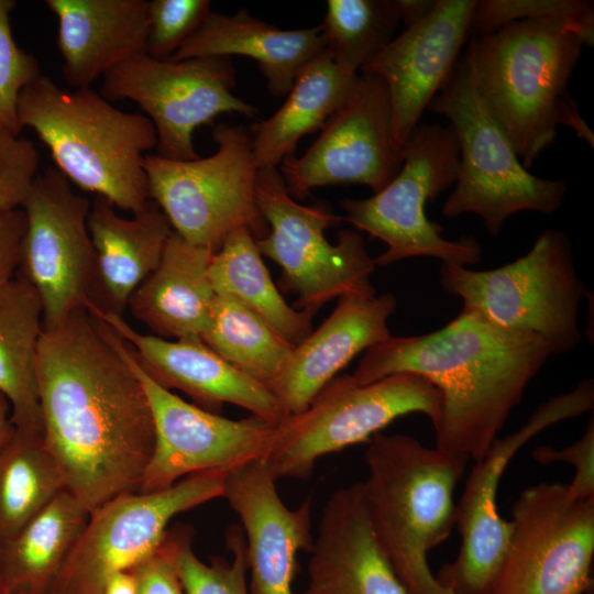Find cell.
Masks as SVG:
<instances>
[{
	"mask_svg": "<svg viewBox=\"0 0 594 594\" xmlns=\"http://www.w3.org/2000/svg\"><path fill=\"white\" fill-rule=\"evenodd\" d=\"M592 378L572 391L541 404L515 432L497 438L470 472L463 493L455 504V527L461 535L457 558L444 564L437 580L452 594H490L503 564L510 520L498 513L497 490L507 464L531 438L548 427L593 409Z\"/></svg>",
	"mask_w": 594,
	"mask_h": 594,
	"instance_id": "15",
	"label": "cell"
},
{
	"mask_svg": "<svg viewBox=\"0 0 594 594\" xmlns=\"http://www.w3.org/2000/svg\"><path fill=\"white\" fill-rule=\"evenodd\" d=\"M256 204L268 232L255 243L262 255L283 271L284 290L298 296L297 309L317 312L333 298L373 296L371 275L376 264L363 237L341 230L330 243L324 231L343 220L323 206H304L287 191L277 168H260Z\"/></svg>",
	"mask_w": 594,
	"mask_h": 594,
	"instance_id": "11",
	"label": "cell"
},
{
	"mask_svg": "<svg viewBox=\"0 0 594 594\" xmlns=\"http://www.w3.org/2000/svg\"><path fill=\"white\" fill-rule=\"evenodd\" d=\"M364 460L372 528L400 582L409 594H452L427 554L455 527L453 495L466 463L402 433L375 435Z\"/></svg>",
	"mask_w": 594,
	"mask_h": 594,
	"instance_id": "4",
	"label": "cell"
},
{
	"mask_svg": "<svg viewBox=\"0 0 594 594\" xmlns=\"http://www.w3.org/2000/svg\"><path fill=\"white\" fill-rule=\"evenodd\" d=\"M90 512L69 491L59 493L14 537L0 544L2 594H42L54 583Z\"/></svg>",
	"mask_w": 594,
	"mask_h": 594,
	"instance_id": "29",
	"label": "cell"
},
{
	"mask_svg": "<svg viewBox=\"0 0 594 594\" xmlns=\"http://www.w3.org/2000/svg\"><path fill=\"white\" fill-rule=\"evenodd\" d=\"M119 337L120 350L146 395L155 432L139 492L167 488L208 471L229 472L266 453L277 425L252 415L229 419L190 404L153 381Z\"/></svg>",
	"mask_w": 594,
	"mask_h": 594,
	"instance_id": "17",
	"label": "cell"
},
{
	"mask_svg": "<svg viewBox=\"0 0 594 594\" xmlns=\"http://www.w3.org/2000/svg\"><path fill=\"white\" fill-rule=\"evenodd\" d=\"M458 169L459 144L451 125L418 124L404 147L400 169L383 189L369 198L340 200L344 220L386 244L374 258L376 266L417 256L465 267L480 262L474 238L448 240L426 215L427 202L454 185Z\"/></svg>",
	"mask_w": 594,
	"mask_h": 594,
	"instance_id": "8",
	"label": "cell"
},
{
	"mask_svg": "<svg viewBox=\"0 0 594 594\" xmlns=\"http://www.w3.org/2000/svg\"><path fill=\"white\" fill-rule=\"evenodd\" d=\"M66 490L43 436L13 428L0 447V544Z\"/></svg>",
	"mask_w": 594,
	"mask_h": 594,
	"instance_id": "32",
	"label": "cell"
},
{
	"mask_svg": "<svg viewBox=\"0 0 594 594\" xmlns=\"http://www.w3.org/2000/svg\"><path fill=\"white\" fill-rule=\"evenodd\" d=\"M201 340L228 363L268 389L293 345L235 300L217 295Z\"/></svg>",
	"mask_w": 594,
	"mask_h": 594,
	"instance_id": "33",
	"label": "cell"
},
{
	"mask_svg": "<svg viewBox=\"0 0 594 594\" xmlns=\"http://www.w3.org/2000/svg\"><path fill=\"white\" fill-rule=\"evenodd\" d=\"M212 255L173 231L157 266L128 301L132 316L154 336L201 339L216 298L209 275Z\"/></svg>",
	"mask_w": 594,
	"mask_h": 594,
	"instance_id": "27",
	"label": "cell"
},
{
	"mask_svg": "<svg viewBox=\"0 0 594 594\" xmlns=\"http://www.w3.org/2000/svg\"><path fill=\"white\" fill-rule=\"evenodd\" d=\"M101 594H136V582L133 572L112 573L103 583Z\"/></svg>",
	"mask_w": 594,
	"mask_h": 594,
	"instance_id": "45",
	"label": "cell"
},
{
	"mask_svg": "<svg viewBox=\"0 0 594 594\" xmlns=\"http://www.w3.org/2000/svg\"><path fill=\"white\" fill-rule=\"evenodd\" d=\"M209 0L147 1L148 30L145 54L169 59L211 13Z\"/></svg>",
	"mask_w": 594,
	"mask_h": 594,
	"instance_id": "37",
	"label": "cell"
},
{
	"mask_svg": "<svg viewBox=\"0 0 594 594\" xmlns=\"http://www.w3.org/2000/svg\"><path fill=\"white\" fill-rule=\"evenodd\" d=\"M0 594H2V593H1V580H0Z\"/></svg>",
	"mask_w": 594,
	"mask_h": 594,
	"instance_id": "47",
	"label": "cell"
},
{
	"mask_svg": "<svg viewBox=\"0 0 594 594\" xmlns=\"http://www.w3.org/2000/svg\"><path fill=\"white\" fill-rule=\"evenodd\" d=\"M14 0H0V124L20 135L18 101L21 91L42 73L36 57L22 50L12 33Z\"/></svg>",
	"mask_w": 594,
	"mask_h": 594,
	"instance_id": "38",
	"label": "cell"
},
{
	"mask_svg": "<svg viewBox=\"0 0 594 594\" xmlns=\"http://www.w3.org/2000/svg\"><path fill=\"white\" fill-rule=\"evenodd\" d=\"M558 125L572 129L579 138L594 147V134L581 117L578 105L570 94L563 98L559 106Z\"/></svg>",
	"mask_w": 594,
	"mask_h": 594,
	"instance_id": "43",
	"label": "cell"
},
{
	"mask_svg": "<svg viewBox=\"0 0 594 594\" xmlns=\"http://www.w3.org/2000/svg\"><path fill=\"white\" fill-rule=\"evenodd\" d=\"M358 75L343 73L327 50L307 64L279 109L249 130L256 167L277 168L293 155L297 142L320 130L342 105Z\"/></svg>",
	"mask_w": 594,
	"mask_h": 594,
	"instance_id": "28",
	"label": "cell"
},
{
	"mask_svg": "<svg viewBox=\"0 0 594 594\" xmlns=\"http://www.w3.org/2000/svg\"><path fill=\"white\" fill-rule=\"evenodd\" d=\"M400 22L408 26L430 13L433 9L436 0H396Z\"/></svg>",
	"mask_w": 594,
	"mask_h": 594,
	"instance_id": "44",
	"label": "cell"
},
{
	"mask_svg": "<svg viewBox=\"0 0 594 594\" xmlns=\"http://www.w3.org/2000/svg\"><path fill=\"white\" fill-rule=\"evenodd\" d=\"M87 227L96 252L90 305L122 316L133 292L157 266L174 230L152 200L132 218H123L99 196L90 204Z\"/></svg>",
	"mask_w": 594,
	"mask_h": 594,
	"instance_id": "25",
	"label": "cell"
},
{
	"mask_svg": "<svg viewBox=\"0 0 594 594\" xmlns=\"http://www.w3.org/2000/svg\"><path fill=\"white\" fill-rule=\"evenodd\" d=\"M326 50L318 26L283 30L242 9L234 14L212 12L201 28L167 61L241 55L256 61L275 97L290 90L302 68Z\"/></svg>",
	"mask_w": 594,
	"mask_h": 594,
	"instance_id": "26",
	"label": "cell"
},
{
	"mask_svg": "<svg viewBox=\"0 0 594 594\" xmlns=\"http://www.w3.org/2000/svg\"><path fill=\"white\" fill-rule=\"evenodd\" d=\"M551 355L540 337L503 329L463 308L436 331L391 336L370 348L352 376L360 384L398 373L428 380L441 396L435 448L468 463L487 453Z\"/></svg>",
	"mask_w": 594,
	"mask_h": 594,
	"instance_id": "2",
	"label": "cell"
},
{
	"mask_svg": "<svg viewBox=\"0 0 594 594\" xmlns=\"http://www.w3.org/2000/svg\"><path fill=\"white\" fill-rule=\"evenodd\" d=\"M18 120L82 190L132 215L151 201L144 157L157 136L146 116L122 111L91 88H63L42 74L21 91Z\"/></svg>",
	"mask_w": 594,
	"mask_h": 594,
	"instance_id": "3",
	"label": "cell"
},
{
	"mask_svg": "<svg viewBox=\"0 0 594 594\" xmlns=\"http://www.w3.org/2000/svg\"><path fill=\"white\" fill-rule=\"evenodd\" d=\"M43 308L34 287L20 274L0 288V394L9 402L18 431L43 436L36 358Z\"/></svg>",
	"mask_w": 594,
	"mask_h": 594,
	"instance_id": "30",
	"label": "cell"
},
{
	"mask_svg": "<svg viewBox=\"0 0 594 594\" xmlns=\"http://www.w3.org/2000/svg\"><path fill=\"white\" fill-rule=\"evenodd\" d=\"M310 552L304 594H409L374 534L362 483L329 497Z\"/></svg>",
	"mask_w": 594,
	"mask_h": 594,
	"instance_id": "23",
	"label": "cell"
},
{
	"mask_svg": "<svg viewBox=\"0 0 594 594\" xmlns=\"http://www.w3.org/2000/svg\"><path fill=\"white\" fill-rule=\"evenodd\" d=\"M40 153L0 124V213L22 208L38 175Z\"/></svg>",
	"mask_w": 594,
	"mask_h": 594,
	"instance_id": "39",
	"label": "cell"
},
{
	"mask_svg": "<svg viewBox=\"0 0 594 594\" xmlns=\"http://www.w3.org/2000/svg\"><path fill=\"white\" fill-rule=\"evenodd\" d=\"M13 430L11 408L8 399L0 394V447Z\"/></svg>",
	"mask_w": 594,
	"mask_h": 594,
	"instance_id": "46",
	"label": "cell"
},
{
	"mask_svg": "<svg viewBox=\"0 0 594 594\" xmlns=\"http://www.w3.org/2000/svg\"><path fill=\"white\" fill-rule=\"evenodd\" d=\"M399 23L396 0H328L319 28L333 63L355 76L389 44Z\"/></svg>",
	"mask_w": 594,
	"mask_h": 594,
	"instance_id": "34",
	"label": "cell"
},
{
	"mask_svg": "<svg viewBox=\"0 0 594 594\" xmlns=\"http://www.w3.org/2000/svg\"><path fill=\"white\" fill-rule=\"evenodd\" d=\"M90 204L73 191L58 169L47 168L36 176L22 206L20 275L40 297L45 329L94 301L96 252L87 227Z\"/></svg>",
	"mask_w": 594,
	"mask_h": 594,
	"instance_id": "16",
	"label": "cell"
},
{
	"mask_svg": "<svg viewBox=\"0 0 594 594\" xmlns=\"http://www.w3.org/2000/svg\"><path fill=\"white\" fill-rule=\"evenodd\" d=\"M320 130L301 156L289 155L277 167L294 199L329 185H365L375 194L403 165L404 151L393 142L388 92L376 75H358Z\"/></svg>",
	"mask_w": 594,
	"mask_h": 594,
	"instance_id": "18",
	"label": "cell"
},
{
	"mask_svg": "<svg viewBox=\"0 0 594 594\" xmlns=\"http://www.w3.org/2000/svg\"><path fill=\"white\" fill-rule=\"evenodd\" d=\"M209 275L217 295L239 302L290 345L312 331L316 314L285 301L249 229L240 228L226 239L211 257Z\"/></svg>",
	"mask_w": 594,
	"mask_h": 594,
	"instance_id": "31",
	"label": "cell"
},
{
	"mask_svg": "<svg viewBox=\"0 0 594 594\" xmlns=\"http://www.w3.org/2000/svg\"><path fill=\"white\" fill-rule=\"evenodd\" d=\"M174 531L176 568L185 594H250L246 541L240 525L230 527L226 536L232 561L213 557L210 564L195 554L191 527L176 526Z\"/></svg>",
	"mask_w": 594,
	"mask_h": 594,
	"instance_id": "35",
	"label": "cell"
},
{
	"mask_svg": "<svg viewBox=\"0 0 594 594\" xmlns=\"http://www.w3.org/2000/svg\"><path fill=\"white\" fill-rule=\"evenodd\" d=\"M534 459L542 464L563 462L574 466V477L566 484L568 492L573 498L594 497V420L580 439L570 446L556 449L540 446L532 451Z\"/></svg>",
	"mask_w": 594,
	"mask_h": 594,
	"instance_id": "40",
	"label": "cell"
},
{
	"mask_svg": "<svg viewBox=\"0 0 594 594\" xmlns=\"http://www.w3.org/2000/svg\"><path fill=\"white\" fill-rule=\"evenodd\" d=\"M476 0H436L422 20L405 30L361 73L385 84L392 112L393 142L404 147L430 101L441 90L470 34Z\"/></svg>",
	"mask_w": 594,
	"mask_h": 594,
	"instance_id": "19",
	"label": "cell"
},
{
	"mask_svg": "<svg viewBox=\"0 0 594 594\" xmlns=\"http://www.w3.org/2000/svg\"><path fill=\"white\" fill-rule=\"evenodd\" d=\"M43 441L66 490L91 513L139 492L155 432L118 334L86 308L43 328L36 358Z\"/></svg>",
	"mask_w": 594,
	"mask_h": 594,
	"instance_id": "1",
	"label": "cell"
},
{
	"mask_svg": "<svg viewBox=\"0 0 594 594\" xmlns=\"http://www.w3.org/2000/svg\"><path fill=\"white\" fill-rule=\"evenodd\" d=\"M394 294L338 299L331 315L301 342L270 391L286 416L302 413L314 397L359 353L387 340L395 312Z\"/></svg>",
	"mask_w": 594,
	"mask_h": 594,
	"instance_id": "22",
	"label": "cell"
},
{
	"mask_svg": "<svg viewBox=\"0 0 594 594\" xmlns=\"http://www.w3.org/2000/svg\"><path fill=\"white\" fill-rule=\"evenodd\" d=\"M174 528L168 530L161 546L131 571L136 582V594H185L175 561Z\"/></svg>",
	"mask_w": 594,
	"mask_h": 594,
	"instance_id": "41",
	"label": "cell"
},
{
	"mask_svg": "<svg viewBox=\"0 0 594 594\" xmlns=\"http://www.w3.org/2000/svg\"><path fill=\"white\" fill-rule=\"evenodd\" d=\"M217 151L191 161L145 155L150 198L174 232L216 253L235 230L246 228L255 240L268 232L256 204L257 167L250 131L219 123L212 131Z\"/></svg>",
	"mask_w": 594,
	"mask_h": 594,
	"instance_id": "10",
	"label": "cell"
},
{
	"mask_svg": "<svg viewBox=\"0 0 594 594\" xmlns=\"http://www.w3.org/2000/svg\"><path fill=\"white\" fill-rule=\"evenodd\" d=\"M56 16L62 74L73 89L94 81L146 50L145 0H46Z\"/></svg>",
	"mask_w": 594,
	"mask_h": 594,
	"instance_id": "24",
	"label": "cell"
},
{
	"mask_svg": "<svg viewBox=\"0 0 594 594\" xmlns=\"http://www.w3.org/2000/svg\"><path fill=\"white\" fill-rule=\"evenodd\" d=\"M440 404L439 391L416 374H393L369 384L352 374L336 376L302 413L276 426L261 461L276 481L305 480L319 458L370 441L402 416L424 414L433 425Z\"/></svg>",
	"mask_w": 594,
	"mask_h": 594,
	"instance_id": "9",
	"label": "cell"
},
{
	"mask_svg": "<svg viewBox=\"0 0 594 594\" xmlns=\"http://www.w3.org/2000/svg\"><path fill=\"white\" fill-rule=\"evenodd\" d=\"M87 310L130 345L136 361L153 381L168 391L184 392L200 408L218 414L223 404H233L275 425L286 417L265 385L228 363L201 339L168 340L144 334L133 329L122 316L94 305Z\"/></svg>",
	"mask_w": 594,
	"mask_h": 594,
	"instance_id": "20",
	"label": "cell"
},
{
	"mask_svg": "<svg viewBox=\"0 0 594 594\" xmlns=\"http://www.w3.org/2000/svg\"><path fill=\"white\" fill-rule=\"evenodd\" d=\"M439 283L464 309L503 329L540 337L552 354L568 353L581 341L578 310L586 292L563 231L543 230L524 256L497 268L442 263Z\"/></svg>",
	"mask_w": 594,
	"mask_h": 594,
	"instance_id": "7",
	"label": "cell"
},
{
	"mask_svg": "<svg viewBox=\"0 0 594 594\" xmlns=\"http://www.w3.org/2000/svg\"><path fill=\"white\" fill-rule=\"evenodd\" d=\"M506 554L490 594H584L592 585L594 497L541 482L512 508Z\"/></svg>",
	"mask_w": 594,
	"mask_h": 594,
	"instance_id": "12",
	"label": "cell"
},
{
	"mask_svg": "<svg viewBox=\"0 0 594 594\" xmlns=\"http://www.w3.org/2000/svg\"><path fill=\"white\" fill-rule=\"evenodd\" d=\"M261 460L227 473L223 497L238 514L246 541L250 594H294L300 550L310 551L311 499L288 508Z\"/></svg>",
	"mask_w": 594,
	"mask_h": 594,
	"instance_id": "21",
	"label": "cell"
},
{
	"mask_svg": "<svg viewBox=\"0 0 594 594\" xmlns=\"http://www.w3.org/2000/svg\"><path fill=\"white\" fill-rule=\"evenodd\" d=\"M428 109L446 117L459 144L453 190L442 205L447 218L473 213L490 235L520 211L551 216L568 191L563 180L531 174L481 97L465 53L430 101Z\"/></svg>",
	"mask_w": 594,
	"mask_h": 594,
	"instance_id": "6",
	"label": "cell"
},
{
	"mask_svg": "<svg viewBox=\"0 0 594 594\" xmlns=\"http://www.w3.org/2000/svg\"><path fill=\"white\" fill-rule=\"evenodd\" d=\"M582 47L557 19L514 22L469 43L475 86L526 168L556 140L559 106Z\"/></svg>",
	"mask_w": 594,
	"mask_h": 594,
	"instance_id": "5",
	"label": "cell"
},
{
	"mask_svg": "<svg viewBox=\"0 0 594 594\" xmlns=\"http://www.w3.org/2000/svg\"><path fill=\"white\" fill-rule=\"evenodd\" d=\"M538 19L563 21L583 45L594 44V4L586 0H476L470 33L480 36L514 22Z\"/></svg>",
	"mask_w": 594,
	"mask_h": 594,
	"instance_id": "36",
	"label": "cell"
},
{
	"mask_svg": "<svg viewBox=\"0 0 594 594\" xmlns=\"http://www.w3.org/2000/svg\"><path fill=\"white\" fill-rule=\"evenodd\" d=\"M24 229L22 208L0 213V288L16 275Z\"/></svg>",
	"mask_w": 594,
	"mask_h": 594,
	"instance_id": "42",
	"label": "cell"
},
{
	"mask_svg": "<svg viewBox=\"0 0 594 594\" xmlns=\"http://www.w3.org/2000/svg\"><path fill=\"white\" fill-rule=\"evenodd\" d=\"M235 69L230 57H194L178 62L135 55L102 77L108 101L131 100L147 114L157 136V154L173 161L197 160L194 131L226 112L250 118L257 108L233 94Z\"/></svg>",
	"mask_w": 594,
	"mask_h": 594,
	"instance_id": "13",
	"label": "cell"
},
{
	"mask_svg": "<svg viewBox=\"0 0 594 594\" xmlns=\"http://www.w3.org/2000/svg\"><path fill=\"white\" fill-rule=\"evenodd\" d=\"M227 473L191 474L167 488L123 494L92 510L52 584L54 594H101L109 575L134 569L161 546L176 515L223 497Z\"/></svg>",
	"mask_w": 594,
	"mask_h": 594,
	"instance_id": "14",
	"label": "cell"
}]
</instances>
